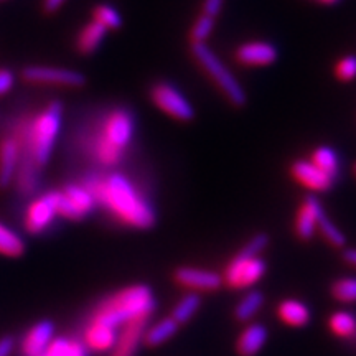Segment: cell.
I'll use <instances>...</instances> for the list:
<instances>
[{
  "instance_id": "4fadbf2b",
  "label": "cell",
  "mask_w": 356,
  "mask_h": 356,
  "mask_svg": "<svg viewBox=\"0 0 356 356\" xmlns=\"http://www.w3.org/2000/svg\"><path fill=\"white\" fill-rule=\"evenodd\" d=\"M147 320H149V317H142L124 325L121 333L118 335V340H115V345L111 350V356L136 355L147 330Z\"/></svg>"
},
{
  "instance_id": "8d00e7d4",
  "label": "cell",
  "mask_w": 356,
  "mask_h": 356,
  "mask_svg": "<svg viewBox=\"0 0 356 356\" xmlns=\"http://www.w3.org/2000/svg\"><path fill=\"white\" fill-rule=\"evenodd\" d=\"M65 2H66V0H44L43 8H44V12L53 13V12H56L61 6H63Z\"/></svg>"
},
{
  "instance_id": "9c48e42d",
  "label": "cell",
  "mask_w": 356,
  "mask_h": 356,
  "mask_svg": "<svg viewBox=\"0 0 356 356\" xmlns=\"http://www.w3.org/2000/svg\"><path fill=\"white\" fill-rule=\"evenodd\" d=\"M24 79L37 84H53V86L79 88L86 83L84 74L66 68H53V66H29L24 70Z\"/></svg>"
},
{
  "instance_id": "d4e9b609",
  "label": "cell",
  "mask_w": 356,
  "mask_h": 356,
  "mask_svg": "<svg viewBox=\"0 0 356 356\" xmlns=\"http://www.w3.org/2000/svg\"><path fill=\"white\" fill-rule=\"evenodd\" d=\"M262 304H264V296L261 291H249L246 296L239 300V304L234 309V317L239 322H249L257 312L261 310Z\"/></svg>"
},
{
  "instance_id": "5b68a950",
  "label": "cell",
  "mask_w": 356,
  "mask_h": 356,
  "mask_svg": "<svg viewBox=\"0 0 356 356\" xmlns=\"http://www.w3.org/2000/svg\"><path fill=\"white\" fill-rule=\"evenodd\" d=\"M61 114H63L61 102L53 101L30 122L29 134H26V155L37 165H43L50 159L56 137L60 134Z\"/></svg>"
},
{
  "instance_id": "d590c367",
  "label": "cell",
  "mask_w": 356,
  "mask_h": 356,
  "mask_svg": "<svg viewBox=\"0 0 356 356\" xmlns=\"http://www.w3.org/2000/svg\"><path fill=\"white\" fill-rule=\"evenodd\" d=\"M12 350H13L12 338H2V340H0V356H10Z\"/></svg>"
},
{
  "instance_id": "603a6c76",
  "label": "cell",
  "mask_w": 356,
  "mask_h": 356,
  "mask_svg": "<svg viewBox=\"0 0 356 356\" xmlns=\"http://www.w3.org/2000/svg\"><path fill=\"white\" fill-rule=\"evenodd\" d=\"M40 356H86V346L73 338H56Z\"/></svg>"
},
{
  "instance_id": "52a82bcc",
  "label": "cell",
  "mask_w": 356,
  "mask_h": 356,
  "mask_svg": "<svg viewBox=\"0 0 356 356\" xmlns=\"http://www.w3.org/2000/svg\"><path fill=\"white\" fill-rule=\"evenodd\" d=\"M150 99L160 111L177 121L188 122L195 118V109L191 102L181 95L175 86L168 83H157L150 89Z\"/></svg>"
},
{
  "instance_id": "44dd1931",
  "label": "cell",
  "mask_w": 356,
  "mask_h": 356,
  "mask_svg": "<svg viewBox=\"0 0 356 356\" xmlns=\"http://www.w3.org/2000/svg\"><path fill=\"white\" fill-rule=\"evenodd\" d=\"M106 35H108V30H106L101 24H97L95 20L89 22V24L83 26V30L78 35V51L83 53V55H91V53H95L97 48H99V44L102 43Z\"/></svg>"
},
{
  "instance_id": "484cf974",
  "label": "cell",
  "mask_w": 356,
  "mask_h": 356,
  "mask_svg": "<svg viewBox=\"0 0 356 356\" xmlns=\"http://www.w3.org/2000/svg\"><path fill=\"white\" fill-rule=\"evenodd\" d=\"M25 251V243L15 231L0 222V254L7 257L22 256Z\"/></svg>"
},
{
  "instance_id": "ba28073f",
  "label": "cell",
  "mask_w": 356,
  "mask_h": 356,
  "mask_svg": "<svg viewBox=\"0 0 356 356\" xmlns=\"http://www.w3.org/2000/svg\"><path fill=\"white\" fill-rule=\"evenodd\" d=\"M95 204V197L84 185H68L63 191H56V215L68 220H81Z\"/></svg>"
},
{
  "instance_id": "4316f807",
  "label": "cell",
  "mask_w": 356,
  "mask_h": 356,
  "mask_svg": "<svg viewBox=\"0 0 356 356\" xmlns=\"http://www.w3.org/2000/svg\"><path fill=\"white\" fill-rule=\"evenodd\" d=\"M200 305H202V299H200L197 292L185 293V296L178 300V304L175 305V309H173L170 317L175 320L178 325L188 322V320L195 315V312L200 309Z\"/></svg>"
},
{
  "instance_id": "30bf717a",
  "label": "cell",
  "mask_w": 356,
  "mask_h": 356,
  "mask_svg": "<svg viewBox=\"0 0 356 356\" xmlns=\"http://www.w3.org/2000/svg\"><path fill=\"white\" fill-rule=\"evenodd\" d=\"M173 277H175L177 284H180L185 289H190V291L211 292L218 291L222 284L221 274L215 273V270L202 269V267H178Z\"/></svg>"
},
{
  "instance_id": "3957f363",
  "label": "cell",
  "mask_w": 356,
  "mask_h": 356,
  "mask_svg": "<svg viewBox=\"0 0 356 356\" xmlns=\"http://www.w3.org/2000/svg\"><path fill=\"white\" fill-rule=\"evenodd\" d=\"M134 137V119L126 109H114L106 115L104 122L92 142V155L102 165H115Z\"/></svg>"
},
{
  "instance_id": "e575fe53",
  "label": "cell",
  "mask_w": 356,
  "mask_h": 356,
  "mask_svg": "<svg viewBox=\"0 0 356 356\" xmlns=\"http://www.w3.org/2000/svg\"><path fill=\"white\" fill-rule=\"evenodd\" d=\"M13 83H15V78L8 70H0V96L7 95L10 91Z\"/></svg>"
},
{
  "instance_id": "d6a6232c",
  "label": "cell",
  "mask_w": 356,
  "mask_h": 356,
  "mask_svg": "<svg viewBox=\"0 0 356 356\" xmlns=\"http://www.w3.org/2000/svg\"><path fill=\"white\" fill-rule=\"evenodd\" d=\"M335 74L340 81H353L356 78V56L348 55L341 58L335 66Z\"/></svg>"
},
{
  "instance_id": "74e56055",
  "label": "cell",
  "mask_w": 356,
  "mask_h": 356,
  "mask_svg": "<svg viewBox=\"0 0 356 356\" xmlns=\"http://www.w3.org/2000/svg\"><path fill=\"white\" fill-rule=\"evenodd\" d=\"M343 259H345V262H348L350 266H353V267H356V249H346V251L343 252Z\"/></svg>"
},
{
  "instance_id": "83f0119b",
  "label": "cell",
  "mask_w": 356,
  "mask_h": 356,
  "mask_svg": "<svg viewBox=\"0 0 356 356\" xmlns=\"http://www.w3.org/2000/svg\"><path fill=\"white\" fill-rule=\"evenodd\" d=\"M312 162L317 165L320 170H323L328 175L337 178L338 170H340V162H338V155L330 147H318L312 152Z\"/></svg>"
},
{
  "instance_id": "cb8c5ba5",
  "label": "cell",
  "mask_w": 356,
  "mask_h": 356,
  "mask_svg": "<svg viewBox=\"0 0 356 356\" xmlns=\"http://www.w3.org/2000/svg\"><path fill=\"white\" fill-rule=\"evenodd\" d=\"M328 328L340 338H353L356 335V317L345 310H338L328 318Z\"/></svg>"
},
{
  "instance_id": "277c9868",
  "label": "cell",
  "mask_w": 356,
  "mask_h": 356,
  "mask_svg": "<svg viewBox=\"0 0 356 356\" xmlns=\"http://www.w3.org/2000/svg\"><path fill=\"white\" fill-rule=\"evenodd\" d=\"M267 243H269V238L266 234H257L246 243V246L241 248V251L226 266L225 275H222L226 286L241 291V289L252 287L264 277L267 267L266 262L259 257V252L264 251Z\"/></svg>"
},
{
  "instance_id": "ffe728a7",
  "label": "cell",
  "mask_w": 356,
  "mask_h": 356,
  "mask_svg": "<svg viewBox=\"0 0 356 356\" xmlns=\"http://www.w3.org/2000/svg\"><path fill=\"white\" fill-rule=\"evenodd\" d=\"M277 317L289 327L300 328L310 322V310L302 300L286 299L277 307Z\"/></svg>"
},
{
  "instance_id": "5bb4252c",
  "label": "cell",
  "mask_w": 356,
  "mask_h": 356,
  "mask_svg": "<svg viewBox=\"0 0 356 356\" xmlns=\"http://www.w3.org/2000/svg\"><path fill=\"white\" fill-rule=\"evenodd\" d=\"M236 61L244 66H269L277 60V50L269 42H246L236 50Z\"/></svg>"
},
{
  "instance_id": "9a60e30c",
  "label": "cell",
  "mask_w": 356,
  "mask_h": 356,
  "mask_svg": "<svg viewBox=\"0 0 356 356\" xmlns=\"http://www.w3.org/2000/svg\"><path fill=\"white\" fill-rule=\"evenodd\" d=\"M323 207L315 197H307L302 202L296 218V233L302 241H309L317 231L318 220L323 215Z\"/></svg>"
},
{
  "instance_id": "1f68e13d",
  "label": "cell",
  "mask_w": 356,
  "mask_h": 356,
  "mask_svg": "<svg viewBox=\"0 0 356 356\" xmlns=\"http://www.w3.org/2000/svg\"><path fill=\"white\" fill-rule=\"evenodd\" d=\"M215 30V19L208 15H202L195 20L193 26L190 30L191 43H207V40Z\"/></svg>"
},
{
  "instance_id": "4dcf8cb0",
  "label": "cell",
  "mask_w": 356,
  "mask_h": 356,
  "mask_svg": "<svg viewBox=\"0 0 356 356\" xmlns=\"http://www.w3.org/2000/svg\"><path fill=\"white\" fill-rule=\"evenodd\" d=\"M317 229L323 234V238L327 239V241L330 243L332 246H335V248H343L345 246V243H346L345 234L341 233V231L338 229L335 225H333V221L327 215H325V213L322 216H320Z\"/></svg>"
},
{
  "instance_id": "ab89813d",
  "label": "cell",
  "mask_w": 356,
  "mask_h": 356,
  "mask_svg": "<svg viewBox=\"0 0 356 356\" xmlns=\"http://www.w3.org/2000/svg\"><path fill=\"white\" fill-rule=\"evenodd\" d=\"M353 172H355V175H356V163L353 165Z\"/></svg>"
},
{
  "instance_id": "f1b7e54d",
  "label": "cell",
  "mask_w": 356,
  "mask_h": 356,
  "mask_svg": "<svg viewBox=\"0 0 356 356\" xmlns=\"http://www.w3.org/2000/svg\"><path fill=\"white\" fill-rule=\"evenodd\" d=\"M92 20L104 26L106 30H115L122 25L121 13L108 3H101L92 10Z\"/></svg>"
},
{
  "instance_id": "7402d4cb",
  "label": "cell",
  "mask_w": 356,
  "mask_h": 356,
  "mask_svg": "<svg viewBox=\"0 0 356 356\" xmlns=\"http://www.w3.org/2000/svg\"><path fill=\"white\" fill-rule=\"evenodd\" d=\"M178 330V323L172 317L162 318L160 322L147 328L144 333V340L149 346H159L165 343L168 338L173 337Z\"/></svg>"
},
{
  "instance_id": "8fae6325",
  "label": "cell",
  "mask_w": 356,
  "mask_h": 356,
  "mask_svg": "<svg viewBox=\"0 0 356 356\" xmlns=\"http://www.w3.org/2000/svg\"><path fill=\"white\" fill-rule=\"evenodd\" d=\"M56 216V191L43 195L30 204L25 215V226L32 234L43 233Z\"/></svg>"
},
{
  "instance_id": "836d02e7",
  "label": "cell",
  "mask_w": 356,
  "mask_h": 356,
  "mask_svg": "<svg viewBox=\"0 0 356 356\" xmlns=\"http://www.w3.org/2000/svg\"><path fill=\"white\" fill-rule=\"evenodd\" d=\"M222 6H225V0H203V15L216 19L220 15Z\"/></svg>"
},
{
  "instance_id": "f546056e",
  "label": "cell",
  "mask_w": 356,
  "mask_h": 356,
  "mask_svg": "<svg viewBox=\"0 0 356 356\" xmlns=\"http://www.w3.org/2000/svg\"><path fill=\"white\" fill-rule=\"evenodd\" d=\"M333 297L341 304L356 302V277H341L332 286Z\"/></svg>"
},
{
  "instance_id": "f35d334b",
  "label": "cell",
  "mask_w": 356,
  "mask_h": 356,
  "mask_svg": "<svg viewBox=\"0 0 356 356\" xmlns=\"http://www.w3.org/2000/svg\"><path fill=\"white\" fill-rule=\"evenodd\" d=\"M320 2H323V3H335L337 0H320Z\"/></svg>"
},
{
  "instance_id": "2e32d148",
  "label": "cell",
  "mask_w": 356,
  "mask_h": 356,
  "mask_svg": "<svg viewBox=\"0 0 356 356\" xmlns=\"http://www.w3.org/2000/svg\"><path fill=\"white\" fill-rule=\"evenodd\" d=\"M118 340V332L111 325H106L97 320H92L84 330V346L96 353L111 351Z\"/></svg>"
},
{
  "instance_id": "d6986e66",
  "label": "cell",
  "mask_w": 356,
  "mask_h": 356,
  "mask_svg": "<svg viewBox=\"0 0 356 356\" xmlns=\"http://www.w3.org/2000/svg\"><path fill=\"white\" fill-rule=\"evenodd\" d=\"M267 341V328L261 323H251L241 332L238 341H236V350L241 356H254L262 350Z\"/></svg>"
},
{
  "instance_id": "ac0fdd59",
  "label": "cell",
  "mask_w": 356,
  "mask_h": 356,
  "mask_svg": "<svg viewBox=\"0 0 356 356\" xmlns=\"http://www.w3.org/2000/svg\"><path fill=\"white\" fill-rule=\"evenodd\" d=\"M53 325L50 322H40L33 325L22 341V353L25 356H40L47 350L53 340Z\"/></svg>"
},
{
  "instance_id": "7c38bea8",
  "label": "cell",
  "mask_w": 356,
  "mask_h": 356,
  "mask_svg": "<svg viewBox=\"0 0 356 356\" xmlns=\"http://www.w3.org/2000/svg\"><path fill=\"white\" fill-rule=\"evenodd\" d=\"M291 173L293 180L312 191H328L333 186L335 178L325 173L312 160H297L292 163Z\"/></svg>"
},
{
  "instance_id": "7a4b0ae2",
  "label": "cell",
  "mask_w": 356,
  "mask_h": 356,
  "mask_svg": "<svg viewBox=\"0 0 356 356\" xmlns=\"http://www.w3.org/2000/svg\"><path fill=\"white\" fill-rule=\"evenodd\" d=\"M154 309L155 299L152 291L147 286H131L102 302L92 320L118 328L132 320L150 317Z\"/></svg>"
},
{
  "instance_id": "60d3db41",
  "label": "cell",
  "mask_w": 356,
  "mask_h": 356,
  "mask_svg": "<svg viewBox=\"0 0 356 356\" xmlns=\"http://www.w3.org/2000/svg\"><path fill=\"white\" fill-rule=\"evenodd\" d=\"M0 2H2V0H0Z\"/></svg>"
},
{
  "instance_id": "6da1fadb",
  "label": "cell",
  "mask_w": 356,
  "mask_h": 356,
  "mask_svg": "<svg viewBox=\"0 0 356 356\" xmlns=\"http://www.w3.org/2000/svg\"><path fill=\"white\" fill-rule=\"evenodd\" d=\"M91 191L96 203H101L113 215L134 228H150L155 222V213L150 203L142 197L129 178L121 173L91 178L84 185Z\"/></svg>"
},
{
  "instance_id": "e0dca14e",
  "label": "cell",
  "mask_w": 356,
  "mask_h": 356,
  "mask_svg": "<svg viewBox=\"0 0 356 356\" xmlns=\"http://www.w3.org/2000/svg\"><path fill=\"white\" fill-rule=\"evenodd\" d=\"M20 162V144L13 137L0 142V186L10 185Z\"/></svg>"
},
{
  "instance_id": "8992f818",
  "label": "cell",
  "mask_w": 356,
  "mask_h": 356,
  "mask_svg": "<svg viewBox=\"0 0 356 356\" xmlns=\"http://www.w3.org/2000/svg\"><path fill=\"white\" fill-rule=\"evenodd\" d=\"M191 53L198 61L204 73L213 79V83L221 89V92L228 97L231 104L241 108L246 104L248 96L241 83L236 79L231 70L220 60V56L208 47L207 43H191Z\"/></svg>"
}]
</instances>
